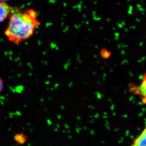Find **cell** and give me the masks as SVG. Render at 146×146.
<instances>
[{"mask_svg":"<svg viewBox=\"0 0 146 146\" xmlns=\"http://www.w3.org/2000/svg\"><path fill=\"white\" fill-rule=\"evenodd\" d=\"M101 55L102 57L104 58H107L110 56V53L108 52L107 50L105 49L102 50L101 52Z\"/></svg>","mask_w":146,"mask_h":146,"instance_id":"obj_6","label":"cell"},{"mask_svg":"<svg viewBox=\"0 0 146 146\" xmlns=\"http://www.w3.org/2000/svg\"><path fill=\"white\" fill-rule=\"evenodd\" d=\"M38 17V13L33 9L11 7L8 25L4 31L9 41L18 45L30 38L41 25Z\"/></svg>","mask_w":146,"mask_h":146,"instance_id":"obj_1","label":"cell"},{"mask_svg":"<svg viewBox=\"0 0 146 146\" xmlns=\"http://www.w3.org/2000/svg\"><path fill=\"white\" fill-rule=\"evenodd\" d=\"M131 146H146V126L141 134L134 139Z\"/></svg>","mask_w":146,"mask_h":146,"instance_id":"obj_4","label":"cell"},{"mask_svg":"<svg viewBox=\"0 0 146 146\" xmlns=\"http://www.w3.org/2000/svg\"><path fill=\"white\" fill-rule=\"evenodd\" d=\"M14 140L18 145H23L26 142L27 136L23 133H16L14 136Z\"/></svg>","mask_w":146,"mask_h":146,"instance_id":"obj_5","label":"cell"},{"mask_svg":"<svg viewBox=\"0 0 146 146\" xmlns=\"http://www.w3.org/2000/svg\"><path fill=\"white\" fill-rule=\"evenodd\" d=\"M3 88L4 82L3 81L2 79L1 78V77H0V94L3 91Z\"/></svg>","mask_w":146,"mask_h":146,"instance_id":"obj_7","label":"cell"},{"mask_svg":"<svg viewBox=\"0 0 146 146\" xmlns=\"http://www.w3.org/2000/svg\"><path fill=\"white\" fill-rule=\"evenodd\" d=\"M8 0H0V2H6Z\"/></svg>","mask_w":146,"mask_h":146,"instance_id":"obj_8","label":"cell"},{"mask_svg":"<svg viewBox=\"0 0 146 146\" xmlns=\"http://www.w3.org/2000/svg\"><path fill=\"white\" fill-rule=\"evenodd\" d=\"M136 87V88L133 86L131 87V91H133L135 94L141 96L142 98L143 102L146 104V72L144 75L140 85Z\"/></svg>","mask_w":146,"mask_h":146,"instance_id":"obj_2","label":"cell"},{"mask_svg":"<svg viewBox=\"0 0 146 146\" xmlns=\"http://www.w3.org/2000/svg\"><path fill=\"white\" fill-rule=\"evenodd\" d=\"M11 7L7 3L0 2V23H3L9 18Z\"/></svg>","mask_w":146,"mask_h":146,"instance_id":"obj_3","label":"cell"}]
</instances>
